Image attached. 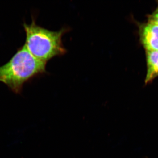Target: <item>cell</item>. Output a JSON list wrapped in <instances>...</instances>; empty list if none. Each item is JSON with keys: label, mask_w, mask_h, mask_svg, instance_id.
<instances>
[{"label": "cell", "mask_w": 158, "mask_h": 158, "mask_svg": "<svg viewBox=\"0 0 158 158\" xmlns=\"http://www.w3.org/2000/svg\"><path fill=\"white\" fill-rule=\"evenodd\" d=\"M46 64L35 58L23 45L9 62L0 66V82L14 93L20 94L25 83L46 72Z\"/></svg>", "instance_id": "1"}, {"label": "cell", "mask_w": 158, "mask_h": 158, "mask_svg": "<svg viewBox=\"0 0 158 158\" xmlns=\"http://www.w3.org/2000/svg\"><path fill=\"white\" fill-rule=\"evenodd\" d=\"M23 25L26 35L24 46L36 59L47 63L54 57L66 52L62 39L67 29L49 31L37 25L33 17L30 24L24 22Z\"/></svg>", "instance_id": "2"}, {"label": "cell", "mask_w": 158, "mask_h": 158, "mask_svg": "<svg viewBox=\"0 0 158 158\" xmlns=\"http://www.w3.org/2000/svg\"><path fill=\"white\" fill-rule=\"evenodd\" d=\"M140 43L145 51H158V25L147 21L138 25Z\"/></svg>", "instance_id": "3"}, {"label": "cell", "mask_w": 158, "mask_h": 158, "mask_svg": "<svg viewBox=\"0 0 158 158\" xmlns=\"http://www.w3.org/2000/svg\"><path fill=\"white\" fill-rule=\"evenodd\" d=\"M147 72L144 80L148 85L158 77V51H145Z\"/></svg>", "instance_id": "4"}, {"label": "cell", "mask_w": 158, "mask_h": 158, "mask_svg": "<svg viewBox=\"0 0 158 158\" xmlns=\"http://www.w3.org/2000/svg\"><path fill=\"white\" fill-rule=\"evenodd\" d=\"M157 2V6L156 8L151 14L147 15V19L148 21L154 23L158 25V1Z\"/></svg>", "instance_id": "5"}]
</instances>
